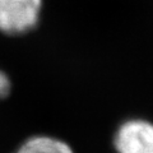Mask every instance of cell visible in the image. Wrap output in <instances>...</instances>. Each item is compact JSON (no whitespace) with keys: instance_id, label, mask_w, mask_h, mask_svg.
<instances>
[{"instance_id":"5b68a950","label":"cell","mask_w":153,"mask_h":153,"mask_svg":"<svg viewBox=\"0 0 153 153\" xmlns=\"http://www.w3.org/2000/svg\"><path fill=\"white\" fill-rule=\"evenodd\" d=\"M16 153H19V152H18V151H17V152H16Z\"/></svg>"},{"instance_id":"7a4b0ae2","label":"cell","mask_w":153,"mask_h":153,"mask_svg":"<svg viewBox=\"0 0 153 153\" xmlns=\"http://www.w3.org/2000/svg\"><path fill=\"white\" fill-rule=\"evenodd\" d=\"M117 153H153V123L130 119L117 128L114 137Z\"/></svg>"},{"instance_id":"3957f363","label":"cell","mask_w":153,"mask_h":153,"mask_svg":"<svg viewBox=\"0 0 153 153\" xmlns=\"http://www.w3.org/2000/svg\"><path fill=\"white\" fill-rule=\"evenodd\" d=\"M19 153H74L66 142L49 135H33L21 144Z\"/></svg>"},{"instance_id":"277c9868","label":"cell","mask_w":153,"mask_h":153,"mask_svg":"<svg viewBox=\"0 0 153 153\" xmlns=\"http://www.w3.org/2000/svg\"><path fill=\"white\" fill-rule=\"evenodd\" d=\"M12 89V83L10 79L8 78V75L4 71L0 70V101L4 98H7Z\"/></svg>"},{"instance_id":"6da1fadb","label":"cell","mask_w":153,"mask_h":153,"mask_svg":"<svg viewBox=\"0 0 153 153\" xmlns=\"http://www.w3.org/2000/svg\"><path fill=\"white\" fill-rule=\"evenodd\" d=\"M42 0H0V31L22 35L33 30L40 19Z\"/></svg>"}]
</instances>
